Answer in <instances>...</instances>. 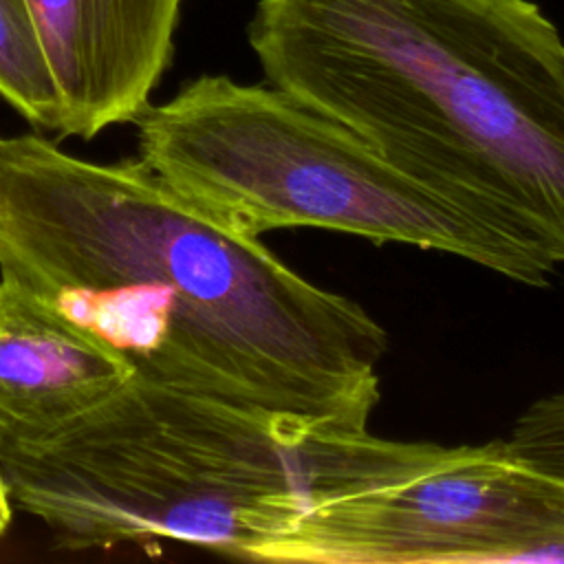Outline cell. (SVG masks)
<instances>
[{"label": "cell", "instance_id": "6da1fadb", "mask_svg": "<svg viewBox=\"0 0 564 564\" xmlns=\"http://www.w3.org/2000/svg\"><path fill=\"white\" fill-rule=\"evenodd\" d=\"M0 275L130 364L240 405L368 425L383 326L141 161L0 137Z\"/></svg>", "mask_w": 564, "mask_h": 564}, {"label": "cell", "instance_id": "7a4b0ae2", "mask_svg": "<svg viewBox=\"0 0 564 564\" xmlns=\"http://www.w3.org/2000/svg\"><path fill=\"white\" fill-rule=\"evenodd\" d=\"M267 82L564 267V37L531 0H258Z\"/></svg>", "mask_w": 564, "mask_h": 564}, {"label": "cell", "instance_id": "3957f363", "mask_svg": "<svg viewBox=\"0 0 564 564\" xmlns=\"http://www.w3.org/2000/svg\"><path fill=\"white\" fill-rule=\"evenodd\" d=\"M432 447L132 375L59 432L0 447V463L13 505L59 546L176 540L258 562L311 505Z\"/></svg>", "mask_w": 564, "mask_h": 564}, {"label": "cell", "instance_id": "277c9868", "mask_svg": "<svg viewBox=\"0 0 564 564\" xmlns=\"http://www.w3.org/2000/svg\"><path fill=\"white\" fill-rule=\"evenodd\" d=\"M139 161L220 225L315 227L443 251L529 286L557 269L425 189L344 123L275 86L200 75L134 119Z\"/></svg>", "mask_w": 564, "mask_h": 564}, {"label": "cell", "instance_id": "5b68a950", "mask_svg": "<svg viewBox=\"0 0 564 564\" xmlns=\"http://www.w3.org/2000/svg\"><path fill=\"white\" fill-rule=\"evenodd\" d=\"M564 551V482L502 441L434 449L408 469L311 505L258 562H551Z\"/></svg>", "mask_w": 564, "mask_h": 564}, {"label": "cell", "instance_id": "8992f818", "mask_svg": "<svg viewBox=\"0 0 564 564\" xmlns=\"http://www.w3.org/2000/svg\"><path fill=\"white\" fill-rule=\"evenodd\" d=\"M185 0H26L59 99V137L132 119L174 55Z\"/></svg>", "mask_w": 564, "mask_h": 564}, {"label": "cell", "instance_id": "52a82bcc", "mask_svg": "<svg viewBox=\"0 0 564 564\" xmlns=\"http://www.w3.org/2000/svg\"><path fill=\"white\" fill-rule=\"evenodd\" d=\"M132 375L115 350L0 275V447L59 432Z\"/></svg>", "mask_w": 564, "mask_h": 564}, {"label": "cell", "instance_id": "ba28073f", "mask_svg": "<svg viewBox=\"0 0 564 564\" xmlns=\"http://www.w3.org/2000/svg\"><path fill=\"white\" fill-rule=\"evenodd\" d=\"M0 97L35 128L57 132L59 99L26 0H0Z\"/></svg>", "mask_w": 564, "mask_h": 564}, {"label": "cell", "instance_id": "9c48e42d", "mask_svg": "<svg viewBox=\"0 0 564 564\" xmlns=\"http://www.w3.org/2000/svg\"><path fill=\"white\" fill-rule=\"evenodd\" d=\"M502 445L527 467L564 482V390L533 401Z\"/></svg>", "mask_w": 564, "mask_h": 564}, {"label": "cell", "instance_id": "30bf717a", "mask_svg": "<svg viewBox=\"0 0 564 564\" xmlns=\"http://www.w3.org/2000/svg\"><path fill=\"white\" fill-rule=\"evenodd\" d=\"M13 498H11V489H9V482H7V476H4V469H2V463H0V538L7 533L9 524H11V518H13Z\"/></svg>", "mask_w": 564, "mask_h": 564}]
</instances>
